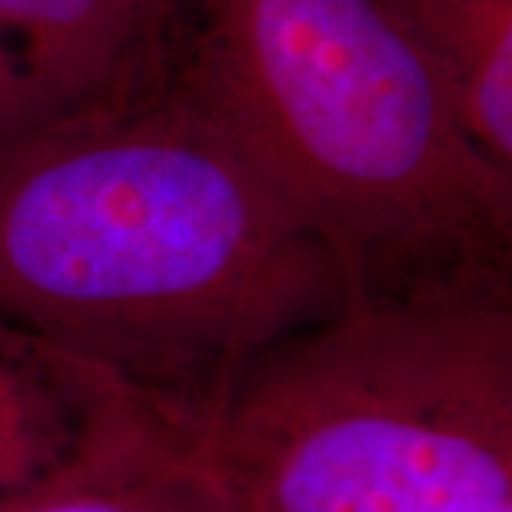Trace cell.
Listing matches in <instances>:
<instances>
[{
  "instance_id": "3",
  "label": "cell",
  "mask_w": 512,
  "mask_h": 512,
  "mask_svg": "<svg viewBox=\"0 0 512 512\" xmlns=\"http://www.w3.org/2000/svg\"><path fill=\"white\" fill-rule=\"evenodd\" d=\"M180 419L234 512L512 510L510 268L353 293Z\"/></svg>"
},
{
  "instance_id": "5",
  "label": "cell",
  "mask_w": 512,
  "mask_h": 512,
  "mask_svg": "<svg viewBox=\"0 0 512 512\" xmlns=\"http://www.w3.org/2000/svg\"><path fill=\"white\" fill-rule=\"evenodd\" d=\"M0 512H234L197 456L185 421L117 390L63 467Z\"/></svg>"
},
{
  "instance_id": "6",
  "label": "cell",
  "mask_w": 512,
  "mask_h": 512,
  "mask_svg": "<svg viewBox=\"0 0 512 512\" xmlns=\"http://www.w3.org/2000/svg\"><path fill=\"white\" fill-rule=\"evenodd\" d=\"M117 390L0 316V504L63 467Z\"/></svg>"
},
{
  "instance_id": "2",
  "label": "cell",
  "mask_w": 512,
  "mask_h": 512,
  "mask_svg": "<svg viewBox=\"0 0 512 512\" xmlns=\"http://www.w3.org/2000/svg\"><path fill=\"white\" fill-rule=\"evenodd\" d=\"M174 72L356 293L510 268L512 171L387 0H197Z\"/></svg>"
},
{
  "instance_id": "7",
  "label": "cell",
  "mask_w": 512,
  "mask_h": 512,
  "mask_svg": "<svg viewBox=\"0 0 512 512\" xmlns=\"http://www.w3.org/2000/svg\"><path fill=\"white\" fill-rule=\"evenodd\" d=\"M387 3L399 12V18L410 26L413 35H421L424 29H430V23L436 26L439 20L467 6L470 0H387Z\"/></svg>"
},
{
  "instance_id": "4",
  "label": "cell",
  "mask_w": 512,
  "mask_h": 512,
  "mask_svg": "<svg viewBox=\"0 0 512 512\" xmlns=\"http://www.w3.org/2000/svg\"><path fill=\"white\" fill-rule=\"evenodd\" d=\"M180 0H0V151L171 72Z\"/></svg>"
},
{
  "instance_id": "1",
  "label": "cell",
  "mask_w": 512,
  "mask_h": 512,
  "mask_svg": "<svg viewBox=\"0 0 512 512\" xmlns=\"http://www.w3.org/2000/svg\"><path fill=\"white\" fill-rule=\"evenodd\" d=\"M353 293L174 66L0 151V316L177 416Z\"/></svg>"
},
{
  "instance_id": "8",
  "label": "cell",
  "mask_w": 512,
  "mask_h": 512,
  "mask_svg": "<svg viewBox=\"0 0 512 512\" xmlns=\"http://www.w3.org/2000/svg\"><path fill=\"white\" fill-rule=\"evenodd\" d=\"M504 512H512V510H504Z\"/></svg>"
}]
</instances>
